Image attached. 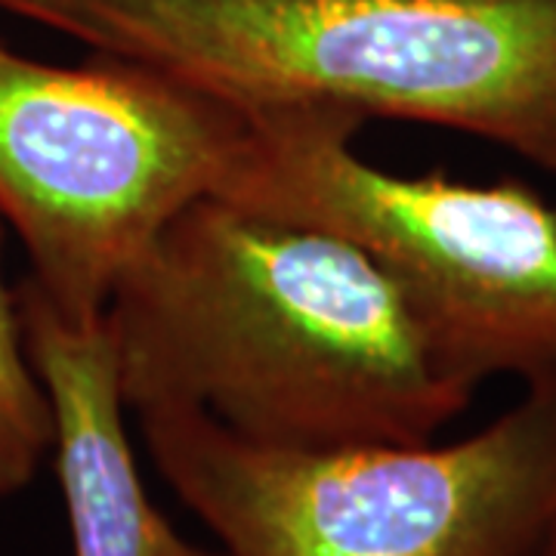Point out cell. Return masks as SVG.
Here are the masks:
<instances>
[{"label": "cell", "instance_id": "ba28073f", "mask_svg": "<svg viewBox=\"0 0 556 556\" xmlns=\"http://www.w3.org/2000/svg\"><path fill=\"white\" fill-rule=\"evenodd\" d=\"M532 556H556V526L544 535V541L532 551Z\"/></svg>", "mask_w": 556, "mask_h": 556}, {"label": "cell", "instance_id": "8992f818", "mask_svg": "<svg viewBox=\"0 0 556 556\" xmlns=\"http://www.w3.org/2000/svg\"><path fill=\"white\" fill-rule=\"evenodd\" d=\"M25 343L53 408V467L75 556H226L182 538L139 477L105 316L68 318L25 278Z\"/></svg>", "mask_w": 556, "mask_h": 556}, {"label": "cell", "instance_id": "277c9868", "mask_svg": "<svg viewBox=\"0 0 556 556\" xmlns=\"http://www.w3.org/2000/svg\"><path fill=\"white\" fill-rule=\"evenodd\" d=\"M248 146V109L199 84L112 53L50 65L0 43V219L25 278L68 318L105 316L161 229L232 189Z\"/></svg>", "mask_w": 556, "mask_h": 556}, {"label": "cell", "instance_id": "3957f363", "mask_svg": "<svg viewBox=\"0 0 556 556\" xmlns=\"http://www.w3.org/2000/svg\"><path fill=\"white\" fill-rule=\"evenodd\" d=\"M137 417L226 556H532L556 526V375L455 442L276 448L186 405Z\"/></svg>", "mask_w": 556, "mask_h": 556}, {"label": "cell", "instance_id": "7a4b0ae2", "mask_svg": "<svg viewBox=\"0 0 556 556\" xmlns=\"http://www.w3.org/2000/svg\"><path fill=\"white\" fill-rule=\"evenodd\" d=\"M0 13L241 109L420 121L556 179V0H0Z\"/></svg>", "mask_w": 556, "mask_h": 556}, {"label": "cell", "instance_id": "5b68a950", "mask_svg": "<svg viewBox=\"0 0 556 556\" xmlns=\"http://www.w3.org/2000/svg\"><path fill=\"white\" fill-rule=\"evenodd\" d=\"M248 115L251 146L226 199L368 248L467 387L556 375V207L535 186L380 170L356 155L365 118L346 109L285 102Z\"/></svg>", "mask_w": 556, "mask_h": 556}, {"label": "cell", "instance_id": "6da1fadb", "mask_svg": "<svg viewBox=\"0 0 556 556\" xmlns=\"http://www.w3.org/2000/svg\"><path fill=\"white\" fill-rule=\"evenodd\" d=\"M105 325L130 412L199 408L276 448L430 442L477 393L368 248L226 195L161 229Z\"/></svg>", "mask_w": 556, "mask_h": 556}, {"label": "cell", "instance_id": "52a82bcc", "mask_svg": "<svg viewBox=\"0 0 556 556\" xmlns=\"http://www.w3.org/2000/svg\"><path fill=\"white\" fill-rule=\"evenodd\" d=\"M3 223V219H0ZM3 241V229H0ZM53 452V408L31 362L20 298L0 273V501L25 492Z\"/></svg>", "mask_w": 556, "mask_h": 556}]
</instances>
